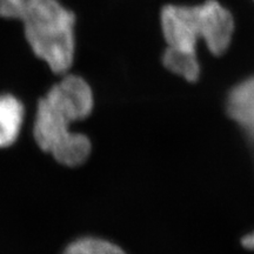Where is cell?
<instances>
[{
	"label": "cell",
	"instance_id": "cell-8",
	"mask_svg": "<svg viewBox=\"0 0 254 254\" xmlns=\"http://www.w3.org/2000/svg\"><path fill=\"white\" fill-rule=\"evenodd\" d=\"M62 254H127L112 241L99 237H80L71 241Z\"/></svg>",
	"mask_w": 254,
	"mask_h": 254
},
{
	"label": "cell",
	"instance_id": "cell-4",
	"mask_svg": "<svg viewBox=\"0 0 254 254\" xmlns=\"http://www.w3.org/2000/svg\"><path fill=\"white\" fill-rule=\"evenodd\" d=\"M44 97L67 114L74 123L87 119L93 112V91L80 75L65 74Z\"/></svg>",
	"mask_w": 254,
	"mask_h": 254
},
{
	"label": "cell",
	"instance_id": "cell-7",
	"mask_svg": "<svg viewBox=\"0 0 254 254\" xmlns=\"http://www.w3.org/2000/svg\"><path fill=\"white\" fill-rule=\"evenodd\" d=\"M163 65L171 73L189 82L198 81L200 77V64L195 53L166 47L163 53Z\"/></svg>",
	"mask_w": 254,
	"mask_h": 254
},
{
	"label": "cell",
	"instance_id": "cell-3",
	"mask_svg": "<svg viewBox=\"0 0 254 254\" xmlns=\"http://www.w3.org/2000/svg\"><path fill=\"white\" fill-rule=\"evenodd\" d=\"M73 123L45 97L38 101L33 122L34 141L57 163L69 168L84 165L92 153L91 139L84 133L73 132Z\"/></svg>",
	"mask_w": 254,
	"mask_h": 254
},
{
	"label": "cell",
	"instance_id": "cell-2",
	"mask_svg": "<svg viewBox=\"0 0 254 254\" xmlns=\"http://www.w3.org/2000/svg\"><path fill=\"white\" fill-rule=\"evenodd\" d=\"M167 47L195 53L201 41L213 56H222L233 39L234 18L217 0L200 5H166L160 13Z\"/></svg>",
	"mask_w": 254,
	"mask_h": 254
},
{
	"label": "cell",
	"instance_id": "cell-5",
	"mask_svg": "<svg viewBox=\"0 0 254 254\" xmlns=\"http://www.w3.org/2000/svg\"><path fill=\"white\" fill-rule=\"evenodd\" d=\"M226 113L254 150V74L238 82L228 92Z\"/></svg>",
	"mask_w": 254,
	"mask_h": 254
},
{
	"label": "cell",
	"instance_id": "cell-9",
	"mask_svg": "<svg viewBox=\"0 0 254 254\" xmlns=\"http://www.w3.org/2000/svg\"><path fill=\"white\" fill-rule=\"evenodd\" d=\"M241 245L245 247L246 250L254 252V231L252 233H249L246 234L245 237H243V239H241Z\"/></svg>",
	"mask_w": 254,
	"mask_h": 254
},
{
	"label": "cell",
	"instance_id": "cell-1",
	"mask_svg": "<svg viewBox=\"0 0 254 254\" xmlns=\"http://www.w3.org/2000/svg\"><path fill=\"white\" fill-rule=\"evenodd\" d=\"M0 17L24 25L28 45L56 74L71 68L75 55V15L59 0H0Z\"/></svg>",
	"mask_w": 254,
	"mask_h": 254
},
{
	"label": "cell",
	"instance_id": "cell-6",
	"mask_svg": "<svg viewBox=\"0 0 254 254\" xmlns=\"http://www.w3.org/2000/svg\"><path fill=\"white\" fill-rule=\"evenodd\" d=\"M25 122V106L11 93L0 94V148H8L18 141Z\"/></svg>",
	"mask_w": 254,
	"mask_h": 254
}]
</instances>
